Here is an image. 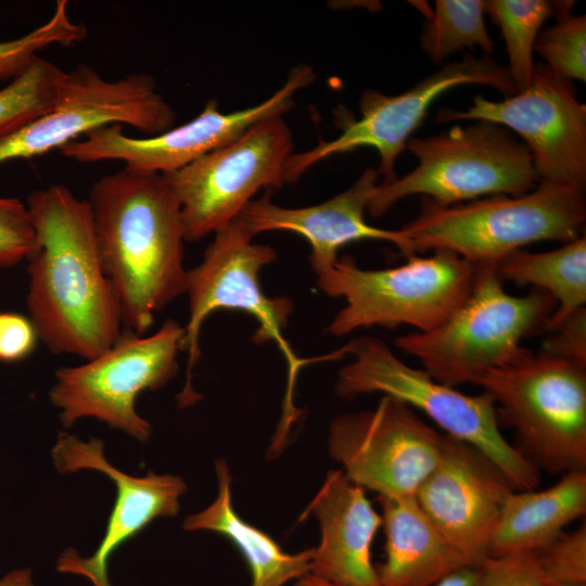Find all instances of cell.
Listing matches in <instances>:
<instances>
[{"instance_id": "cell-21", "label": "cell", "mask_w": 586, "mask_h": 586, "mask_svg": "<svg viewBox=\"0 0 586 586\" xmlns=\"http://www.w3.org/2000/svg\"><path fill=\"white\" fill-rule=\"evenodd\" d=\"M385 559L375 565L379 586H433L470 565L442 535L415 497H378Z\"/></svg>"}, {"instance_id": "cell-30", "label": "cell", "mask_w": 586, "mask_h": 586, "mask_svg": "<svg viewBox=\"0 0 586 586\" xmlns=\"http://www.w3.org/2000/svg\"><path fill=\"white\" fill-rule=\"evenodd\" d=\"M547 586L586 585V525L563 532L536 551Z\"/></svg>"}, {"instance_id": "cell-2", "label": "cell", "mask_w": 586, "mask_h": 586, "mask_svg": "<svg viewBox=\"0 0 586 586\" xmlns=\"http://www.w3.org/2000/svg\"><path fill=\"white\" fill-rule=\"evenodd\" d=\"M88 202L122 323L144 335L155 315L186 293L180 205L163 175L128 167L99 178Z\"/></svg>"}, {"instance_id": "cell-14", "label": "cell", "mask_w": 586, "mask_h": 586, "mask_svg": "<svg viewBox=\"0 0 586 586\" xmlns=\"http://www.w3.org/2000/svg\"><path fill=\"white\" fill-rule=\"evenodd\" d=\"M444 433L404 402L382 395L370 410L329 425L328 449L346 476L384 498L415 497L438 461Z\"/></svg>"}, {"instance_id": "cell-38", "label": "cell", "mask_w": 586, "mask_h": 586, "mask_svg": "<svg viewBox=\"0 0 586 586\" xmlns=\"http://www.w3.org/2000/svg\"><path fill=\"white\" fill-rule=\"evenodd\" d=\"M557 586H586V585H557Z\"/></svg>"}, {"instance_id": "cell-9", "label": "cell", "mask_w": 586, "mask_h": 586, "mask_svg": "<svg viewBox=\"0 0 586 586\" xmlns=\"http://www.w3.org/2000/svg\"><path fill=\"white\" fill-rule=\"evenodd\" d=\"M214 234L202 262L187 271L189 320L184 327L183 352L188 362L186 383L177 395V404L183 408L201 398L192 386V370L201 355L200 332L206 318L220 309L241 310L257 322L253 341L258 345L273 341L284 355L289 366V387L283 416H294L295 375L309 359L296 357L282 334L294 310L293 301L285 296L268 297L260 288V270L276 260L277 252L269 245L253 243V235L238 219Z\"/></svg>"}, {"instance_id": "cell-37", "label": "cell", "mask_w": 586, "mask_h": 586, "mask_svg": "<svg viewBox=\"0 0 586 586\" xmlns=\"http://www.w3.org/2000/svg\"><path fill=\"white\" fill-rule=\"evenodd\" d=\"M293 586H341L326 579H322L311 573L300 577Z\"/></svg>"}, {"instance_id": "cell-12", "label": "cell", "mask_w": 586, "mask_h": 586, "mask_svg": "<svg viewBox=\"0 0 586 586\" xmlns=\"http://www.w3.org/2000/svg\"><path fill=\"white\" fill-rule=\"evenodd\" d=\"M176 113L158 92L154 78L132 73L105 79L80 64L65 72L51 107L0 142V164L33 158L110 126H129L155 136L174 127Z\"/></svg>"}, {"instance_id": "cell-7", "label": "cell", "mask_w": 586, "mask_h": 586, "mask_svg": "<svg viewBox=\"0 0 586 586\" xmlns=\"http://www.w3.org/2000/svg\"><path fill=\"white\" fill-rule=\"evenodd\" d=\"M476 273L475 266L446 250L410 255L403 265L377 270L362 269L345 256L317 275L323 293L345 300L327 331L343 336L362 328L403 324L433 330L464 302Z\"/></svg>"}, {"instance_id": "cell-22", "label": "cell", "mask_w": 586, "mask_h": 586, "mask_svg": "<svg viewBox=\"0 0 586 586\" xmlns=\"http://www.w3.org/2000/svg\"><path fill=\"white\" fill-rule=\"evenodd\" d=\"M586 512V470L562 474L542 491H513L493 533L487 557L538 551Z\"/></svg>"}, {"instance_id": "cell-1", "label": "cell", "mask_w": 586, "mask_h": 586, "mask_svg": "<svg viewBox=\"0 0 586 586\" xmlns=\"http://www.w3.org/2000/svg\"><path fill=\"white\" fill-rule=\"evenodd\" d=\"M26 206L36 237L27 258V307L37 336L53 354L94 358L114 344L123 323L90 204L54 183L31 192Z\"/></svg>"}, {"instance_id": "cell-18", "label": "cell", "mask_w": 586, "mask_h": 586, "mask_svg": "<svg viewBox=\"0 0 586 586\" xmlns=\"http://www.w3.org/2000/svg\"><path fill=\"white\" fill-rule=\"evenodd\" d=\"M51 456L62 474L94 470L114 482L116 499L95 551L90 557H81L76 549L67 548L56 562L59 572L82 575L93 586H112L107 569L112 555L156 518L176 515L187 484L180 476L171 474L149 471L144 476H132L120 471L106 460L104 444L95 437L82 441L61 432Z\"/></svg>"}, {"instance_id": "cell-33", "label": "cell", "mask_w": 586, "mask_h": 586, "mask_svg": "<svg viewBox=\"0 0 586 586\" xmlns=\"http://www.w3.org/2000/svg\"><path fill=\"white\" fill-rule=\"evenodd\" d=\"M543 342L540 353L586 366V308L558 324Z\"/></svg>"}, {"instance_id": "cell-25", "label": "cell", "mask_w": 586, "mask_h": 586, "mask_svg": "<svg viewBox=\"0 0 586 586\" xmlns=\"http://www.w3.org/2000/svg\"><path fill=\"white\" fill-rule=\"evenodd\" d=\"M485 13L500 28L509 65L506 66L515 93L525 89L532 79L533 51L545 21L557 16L568 1L487 0Z\"/></svg>"}, {"instance_id": "cell-36", "label": "cell", "mask_w": 586, "mask_h": 586, "mask_svg": "<svg viewBox=\"0 0 586 586\" xmlns=\"http://www.w3.org/2000/svg\"><path fill=\"white\" fill-rule=\"evenodd\" d=\"M0 586H34L31 571L18 569L0 578Z\"/></svg>"}, {"instance_id": "cell-23", "label": "cell", "mask_w": 586, "mask_h": 586, "mask_svg": "<svg viewBox=\"0 0 586 586\" xmlns=\"http://www.w3.org/2000/svg\"><path fill=\"white\" fill-rule=\"evenodd\" d=\"M217 498L204 510L188 515L187 531H211L229 539L243 556L251 586H284L310 573L315 548L288 553L265 532L240 518L232 504L231 474L225 460L215 462Z\"/></svg>"}, {"instance_id": "cell-5", "label": "cell", "mask_w": 586, "mask_h": 586, "mask_svg": "<svg viewBox=\"0 0 586 586\" xmlns=\"http://www.w3.org/2000/svg\"><path fill=\"white\" fill-rule=\"evenodd\" d=\"M344 347L354 358L339 371V396L381 393L395 397L424 413L444 434L480 450L515 491H531L539 485V470L504 437L489 394L469 395L445 385L423 369L405 364L374 336L354 339Z\"/></svg>"}, {"instance_id": "cell-17", "label": "cell", "mask_w": 586, "mask_h": 586, "mask_svg": "<svg viewBox=\"0 0 586 586\" xmlns=\"http://www.w3.org/2000/svg\"><path fill=\"white\" fill-rule=\"evenodd\" d=\"M515 491L485 455L444 434L437 463L415 499L470 565L488 556L489 543L508 496Z\"/></svg>"}, {"instance_id": "cell-8", "label": "cell", "mask_w": 586, "mask_h": 586, "mask_svg": "<svg viewBox=\"0 0 586 586\" xmlns=\"http://www.w3.org/2000/svg\"><path fill=\"white\" fill-rule=\"evenodd\" d=\"M477 385L539 471L586 470V366L528 349L485 373Z\"/></svg>"}, {"instance_id": "cell-28", "label": "cell", "mask_w": 586, "mask_h": 586, "mask_svg": "<svg viewBox=\"0 0 586 586\" xmlns=\"http://www.w3.org/2000/svg\"><path fill=\"white\" fill-rule=\"evenodd\" d=\"M86 37V26L71 18L68 2L56 1L52 15L43 24L18 38L0 41V80H12L41 50L53 46H72Z\"/></svg>"}, {"instance_id": "cell-6", "label": "cell", "mask_w": 586, "mask_h": 586, "mask_svg": "<svg viewBox=\"0 0 586 586\" xmlns=\"http://www.w3.org/2000/svg\"><path fill=\"white\" fill-rule=\"evenodd\" d=\"M406 149L418 165L378 184L367 207L373 217L415 194L449 206L495 194L522 195L540 182L525 144L495 123L456 125L438 135L409 139Z\"/></svg>"}, {"instance_id": "cell-4", "label": "cell", "mask_w": 586, "mask_h": 586, "mask_svg": "<svg viewBox=\"0 0 586 586\" xmlns=\"http://www.w3.org/2000/svg\"><path fill=\"white\" fill-rule=\"evenodd\" d=\"M476 269L470 294L446 321L394 341L434 380L451 387L477 385L488 371L525 354L528 349L521 342L545 330L557 306L551 295L539 290L522 296L509 294L494 267Z\"/></svg>"}, {"instance_id": "cell-35", "label": "cell", "mask_w": 586, "mask_h": 586, "mask_svg": "<svg viewBox=\"0 0 586 586\" xmlns=\"http://www.w3.org/2000/svg\"><path fill=\"white\" fill-rule=\"evenodd\" d=\"M480 565H466L442 578L433 586H480Z\"/></svg>"}, {"instance_id": "cell-29", "label": "cell", "mask_w": 586, "mask_h": 586, "mask_svg": "<svg viewBox=\"0 0 586 586\" xmlns=\"http://www.w3.org/2000/svg\"><path fill=\"white\" fill-rule=\"evenodd\" d=\"M572 7L562 9L557 15V23L539 31L534 51L556 74L571 81H585L586 16L571 14Z\"/></svg>"}, {"instance_id": "cell-26", "label": "cell", "mask_w": 586, "mask_h": 586, "mask_svg": "<svg viewBox=\"0 0 586 586\" xmlns=\"http://www.w3.org/2000/svg\"><path fill=\"white\" fill-rule=\"evenodd\" d=\"M483 0H436L429 11L420 46L435 64L463 49L480 47L492 55L494 42L487 31Z\"/></svg>"}, {"instance_id": "cell-13", "label": "cell", "mask_w": 586, "mask_h": 586, "mask_svg": "<svg viewBox=\"0 0 586 586\" xmlns=\"http://www.w3.org/2000/svg\"><path fill=\"white\" fill-rule=\"evenodd\" d=\"M462 85L489 86L505 97L515 93L506 66L492 55L476 58L467 53L460 61L447 63L412 88L386 95L367 90L359 100L360 118L343 119L342 133L331 141H320L313 149L292 153L284 167L286 183H293L316 163L334 154L362 146L377 150L381 183L394 181L395 162L406 149L409 137L421 125L431 104L447 90Z\"/></svg>"}, {"instance_id": "cell-27", "label": "cell", "mask_w": 586, "mask_h": 586, "mask_svg": "<svg viewBox=\"0 0 586 586\" xmlns=\"http://www.w3.org/2000/svg\"><path fill=\"white\" fill-rule=\"evenodd\" d=\"M64 74L56 64L38 55L0 89V142L51 107Z\"/></svg>"}, {"instance_id": "cell-20", "label": "cell", "mask_w": 586, "mask_h": 586, "mask_svg": "<svg viewBox=\"0 0 586 586\" xmlns=\"http://www.w3.org/2000/svg\"><path fill=\"white\" fill-rule=\"evenodd\" d=\"M310 513L321 531L310 573L341 586H379L371 547L382 517L365 489L342 469L329 471L303 518Z\"/></svg>"}, {"instance_id": "cell-39", "label": "cell", "mask_w": 586, "mask_h": 586, "mask_svg": "<svg viewBox=\"0 0 586 586\" xmlns=\"http://www.w3.org/2000/svg\"><path fill=\"white\" fill-rule=\"evenodd\" d=\"M0 316H1V314H0Z\"/></svg>"}, {"instance_id": "cell-11", "label": "cell", "mask_w": 586, "mask_h": 586, "mask_svg": "<svg viewBox=\"0 0 586 586\" xmlns=\"http://www.w3.org/2000/svg\"><path fill=\"white\" fill-rule=\"evenodd\" d=\"M292 153V132L282 116H273L163 175L180 205L184 240L200 241L229 226L260 189L282 188Z\"/></svg>"}, {"instance_id": "cell-34", "label": "cell", "mask_w": 586, "mask_h": 586, "mask_svg": "<svg viewBox=\"0 0 586 586\" xmlns=\"http://www.w3.org/2000/svg\"><path fill=\"white\" fill-rule=\"evenodd\" d=\"M37 337L30 319L18 314H1L0 360L17 361L25 358L33 352Z\"/></svg>"}, {"instance_id": "cell-3", "label": "cell", "mask_w": 586, "mask_h": 586, "mask_svg": "<svg viewBox=\"0 0 586 586\" xmlns=\"http://www.w3.org/2000/svg\"><path fill=\"white\" fill-rule=\"evenodd\" d=\"M585 219L583 188L540 181L522 195L495 194L449 206L421 196L419 214L402 230L410 255L446 250L476 268H495L527 244L578 238Z\"/></svg>"}, {"instance_id": "cell-10", "label": "cell", "mask_w": 586, "mask_h": 586, "mask_svg": "<svg viewBox=\"0 0 586 586\" xmlns=\"http://www.w3.org/2000/svg\"><path fill=\"white\" fill-rule=\"evenodd\" d=\"M184 327L168 319L151 335L122 331L114 344L94 358L55 371L49 397L69 429L82 418H95L139 442H146L151 423L136 402L140 393L163 387L177 373L183 352Z\"/></svg>"}, {"instance_id": "cell-19", "label": "cell", "mask_w": 586, "mask_h": 586, "mask_svg": "<svg viewBox=\"0 0 586 586\" xmlns=\"http://www.w3.org/2000/svg\"><path fill=\"white\" fill-rule=\"evenodd\" d=\"M379 177L378 169L369 167L345 191L322 203L297 208L272 203V191L266 190L237 219L253 237L267 231H289L304 237L311 247L309 260L316 275L330 269L339 259L340 249L356 241L390 242L408 257L410 245L402 229L378 228L365 219Z\"/></svg>"}, {"instance_id": "cell-31", "label": "cell", "mask_w": 586, "mask_h": 586, "mask_svg": "<svg viewBox=\"0 0 586 586\" xmlns=\"http://www.w3.org/2000/svg\"><path fill=\"white\" fill-rule=\"evenodd\" d=\"M36 245L35 230L26 204L0 196V267L27 259Z\"/></svg>"}, {"instance_id": "cell-32", "label": "cell", "mask_w": 586, "mask_h": 586, "mask_svg": "<svg viewBox=\"0 0 586 586\" xmlns=\"http://www.w3.org/2000/svg\"><path fill=\"white\" fill-rule=\"evenodd\" d=\"M480 568V586H547L536 551L486 557Z\"/></svg>"}, {"instance_id": "cell-24", "label": "cell", "mask_w": 586, "mask_h": 586, "mask_svg": "<svg viewBox=\"0 0 586 586\" xmlns=\"http://www.w3.org/2000/svg\"><path fill=\"white\" fill-rule=\"evenodd\" d=\"M502 281L532 285L548 293L557 303L544 331H551L586 304V238L565 242L548 252L520 249L504 257L495 267Z\"/></svg>"}, {"instance_id": "cell-15", "label": "cell", "mask_w": 586, "mask_h": 586, "mask_svg": "<svg viewBox=\"0 0 586 586\" xmlns=\"http://www.w3.org/2000/svg\"><path fill=\"white\" fill-rule=\"evenodd\" d=\"M486 120L518 133L528 149L540 181L585 187L586 106L571 80L543 63L534 65L530 85L492 101L482 95L467 110L443 109L437 123Z\"/></svg>"}, {"instance_id": "cell-16", "label": "cell", "mask_w": 586, "mask_h": 586, "mask_svg": "<svg viewBox=\"0 0 586 586\" xmlns=\"http://www.w3.org/2000/svg\"><path fill=\"white\" fill-rule=\"evenodd\" d=\"M316 75L308 65L294 66L283 86L257 105L221 113L209 100L190 122L150 137L125 135L123 126L110 125L89 132L60 149L63 156L81 162L122 161L125 167L166 175L206 153L227 144L254 124L282 116L294 105V97L313 82Z\"/></svg>"}]
</instances>
